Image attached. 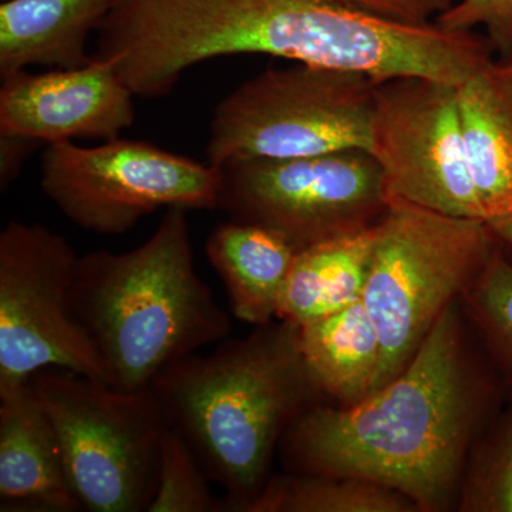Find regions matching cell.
<instances>
[{
  "mask_svg": "<svg viewBox=\"0 0 512 512\" xmlns=\"http://www.w3.org/2000/svg\"><path fill=\"white\" fill-rule=\"evenodd\" d=\"M370 153L382 168L389 205L485 221L468 170L456 86L426 77L376 83Z\"/></svg>",
  "mask_w": 512,
  "mask_h": 512,
  "instance_id": "obj_10",
  "label": "cell"
},
{
  "mask_svg": "<svg viewBox=\"0 0 512 512\" xmlns=\"http://www.w3.org/2000/svg\"><path fill=\"white\" fill-rule=\"evenodd\" d=\"M498 241L487 222L390 204L376 225L362 301L382 343L377 389L412 362L448 306L466 292Z\"/></svg>",
  "mask_w": 512,
  "mask_h": 512,
  "instance_id": "obj_4",
  "label": "cell"
},
{
  "mask_svg": "<svg viewBox=\"0 0 512 512\" xmlns=\"http://www.w3.org/2000/svg\"><path fill=\"white\" fill-rule=\"evenodd\" d=\"M113 0H2L0 76L28 67L77 69L92 62L90 36L99 32Z\"/></svg>",
  "mask_w": 512,
  "mask_h": 512,
  "instance_id": "obj_14",
  "label": "cell"
},
{
  "mask_svg": "<svg viewBox=\"0 0 512 512\" xmlns=\"http://www.w3.org/2000/svg\"><path fill=\"white\" fill-rule=\"evenodd\" d=\"M134 97L109 57L77 69L23 70L2 79L0 134L46 144L116 140L136 120Z\"/></svg>",
  "mask_w": 512,
  "mask_h": 512,
  "instance_id": "obj_11",
  "label": "cell"
},
{
  "mask_svg": "<svg viewBox=\"0 0 512 512\" xmlns=\"http://www.w3.org/2000/svg\"><path fill=\"white\" fill-rule=\"evenodd\" d=\"M30 383L55 426L82 510L148 511L170 426L153 390L123 392L63 370H42Z\"/></svg>",
  "mask_w": 512,
  "mask_h": 512,
  "instance_id": "obj_6",
  "label": "cell"
},
{
  "mask_svg": "<svg viewBox=\"0 0 512 512\" xmlns=\"http://www.w3.org/2000/svg\"><path fill=\"white\" fill-rule=\"evenodd\" d=\"M500 57H503V59L508 60V62H510L512 64V50L510 53H507V55L500 56Z\"/></svg>",
  "mask_w": 512,
  "mask_h": 512,
  "instance_id": "obj_26",
  "label": "cell"
},
{
  "mask_svg": "<svg viewBox=\"0 0 512 512\" xmlns=\"http://www.w3.org/2000/svg\"><path fill=\"white\" fill-rule=\"evenodd\" d=\"M376 225L299 249L276 319L308 325L360 301L372 264Z\"/></svg>",
  "mask_w": 512,
  "mask_h": 512,
  "instance_id": "obj_16",
  "label": "cell"
},
{
  "mask_svg": "<svg viewBox=\"0 0 512 512\" xmlns=\"http://www.w3.org/2000/svg\"><path fill=\"white\" fill-rule=\"evenodd\" d=\"M80 256L39 224L0 232V392L60 369L110 384L109 370L73 308Z\"/></svg>",
  "mask_w": 512,
  "mask_h": 512,
  "instance_id": "obj_8",
  "label": "cell"
},
{
  "mask_svg": "<svg viewBox=\"0 0 512 512\" xmlns=\"http://www.w3.org/2000/svg\"><path fill=\"white\" fill-rule=\"evenodd\" d=\"M299 348L323 393L349 406L375 392L382 343L362 299L326 318L299 326Z\"/></svg>",
  "mask_w": 512,
  "mask_h": 512,
  "instance_id": "obj_17",
  "label": "cell"
},
{
  "mask_svg": "<svg viewBox=\"0 0 512 512\" xmlns=\"http://www.w3.org/2000/svg\"><path fill=\"white\" fill-rule=\"evenodd\" d=\"M208 480L187 441L168 426L161 443L157 491L147 512L227 511L225 501L215 500Z\"/></svg>",
  "mask_w": 512,
  "mask_h": 512,
  "instance_id": "obj_20",
  "label": "cell"
},
{
  "mask_svg": "<svg viewBox=\"0 0 512 512\" xmlns=\"http://www.w3.org/2000/svg\"><path fill=\"white\" fill-rule=\"evenodd\" d=\"M487 224L500 245H505L512 251V210L501 217L488 221Z\"/></svg>",
  "mask_w": 512,
  "mask_h": 512,
  "instance_id": "obj_25",
  "label": "cell"
},
{
  "mask_svg": "<svg viewBox=\"0 0 512 512\" xmlns=\"http://www.w3.org/2000/svg\"><path fill=\"white\" fill-rule=\"evenodd\" d=\"M218 210L296 248L375 227L389 210L382 168L362 148L221 165Z\"/></svg>",
  "mask_w": 512,
  "mask_h": 512,
  "instance_id": "obj_9",
  "label": "cell"
},
{
  "mask_svg": "<svg viewBox=\"0 0 512 512\" xmlns=\"http://www.w3.org/2000/svg\"><path fill=\"white\" fill-rule=\"evenodd\" d=\"M461 510L512 512V409L478 451Z\"/></svg>",
  "mask_w": 512,
  "mask_h": 512,
  "instance_id": "obj_21",
  "label": "cell"
},
{
  "mask_svg": "<svg viewBox=\"0 0 512 512\" xmlns=\"http://www.w3.org/2000/svg\"><path fill=\"white\" fill-rule=\"evenodd\" d=\"M220 168L178 156L146 141H104L82 147L47 144L40 185L77 227L99 235L126 234L160 208L218 210Z\"/></svg>",
  "mask_w": 512,
  "mask_h": 512,
  "instance_id": "obj_7",
  "label": "cell"
},
{
  "mask_svg": "<svg viewBox=\"0 0 512 512\" xmlns=\"http://www.w3.org/2000/svg\"><path fill=\"white\" fill-rule=\"evenodd\" d=\"M39 141L0 134V187L8 188L18 177L26 158Z\"/></svg>",
  "mask_w": 512,
  "mask_h": 512,
  "instance_id": "obj_24",
  "label": "cell"
},
{
  "mask_svg": "<svg viewBox=\"0 0 512 512\" xmlns=\"http://www.w3.org/2000/svg\"><path fill=\"white\" fill-rule=\"evenodd\" d=\"M205 249L235 318L255 326L271 323L298 248L275 229L229 220L212 229Z\"/></svg>",
  "mask_w": 512,
  "mask_h": 512,
  "instance_id": "obj_15",
  "label": "cell"
},
{
  "mask_svg": "<svg viewBox=\"0 0 512 512\" xmlns=\"http://www.w3.org/2000/svg\"><path fill=\"white\" fill-rule=\"evenodd\" d=\"M436 23L448 30L483 28L498 55L512 50V0H458Z\"/></svg>",
  "mask_w": 512,
  "mask_h": 512,
  "instance_id": "obj_22",
  "label": "cell"
},
{
  "mask_svg": "<svg viewBox=\"0 0 512 512\" xmlns=\"http://www.w3.org/2000/svg\"><path fill=\"white\" fill-rule=\"evenodd\" d=\"M466 299L505 380L512 386V261L498 242Z\"/></svg>",
  "mask_w": 512,
  "mask_h": 512,
  "instance_id": "obj_19",
  "label": "cell"
},
{
  "mask_svg": "<svg viewBox=\"0 0 512 512\" xmlns=\"http://www.w3.org/2000/svg\"><path fill=\"white\" fill-rule=\"evenodd\" d=\"M376 83L366 74L302 63L266 69L218 104L207 163L370 151Z\"/></svg>",
  "mask_w": 512,
  "mask_h": 512,
  "instance_id": "obj_5",
  "label": "cell"
},
{
  "mask_svg": "<svg viewBox=\"0 0 512 512\" xmlns=\"http://www.w3.org/2000/svg\"><path fill=\"white\" fill-rule=\"evenodd\" d=\"M73 308L111 386L123 392L148 389L165 367L231 333V319L195 272L184 208L165 210L140 247L80 256Z\"/></svg>",
  "mask_w": 512,
  "mask_h": 512,
  "instance_id": "obj_3",
  "label": "cell"
},
{
  "mask_svg": "<svg viewBox=\"0 0 512 512\" xmlns=\"http://www.w3.org/2000/svg\"><path fill=\"white\" fill-rule=\"evenodd\" d=\"M457 306L402 372L359 402L312 406L282 437L291 473L353 477L399 491L421 511L447 504L480 413Z\"/></svg>",
  "mask_w": 512,
  "mask_h": 512,
  "instance_id": "obj_1",
  "label": "cell"
},
{
  "mask_svg": "<svg viewBox=\"0 0 512 512\" xmlns=\"http://www.w3.org/2000/svg\"><path fill=\"white\" fill-rule=\"evenodd\" d=\"M0 500L2 511L82 510L55 426L30 380L0 392Z\"/></svg>",
  "mask_w": 512,
  "mask_h": 512,
  "instance_id": "obj_12",
  "label": "cell"
},
{
  "mask_svg": "<svg viewBox=\"0 0 512 512\" xmlns=\"http://www.w3.org/2000/svg\"><path fill=\"white\" fill-rule=\"evenodd\" d=\"M165 419L183 436L210 480L227 493V511L248 512L269 481L285 431L322 392L299 348V326H258L222 340L211 355H188L150 384Z\"/></svg>",
  "mask_w": 512,
  "mask_h": 512,
  "instance_id": "obj_2",
  "label": "cell"
},
{
  "mask_svg": "<svg viewBox=\"0 0 512 512\" xmlns=\"http://www.w3.org/2000/svg\"><path fill=\"white\" fill-rule=\"evenodd\" d=\"M376 18L403 25H430L457 0H332Z\"/></svg>",
  "mask_w": 512,
  "mask_h": 512,
  "instance_id": "obj_23",
  "label": "cell"
},
{
  "mask_svg": "<svg viewBox=\"0 0 512 512\" xmlns=\"http://www.w3.org/2000/svg\"><path fill=\"white\" fill-rule=\"evenodd\" d=\"M471 180L485 221L512 210V64L491 59L457 86Z\"/></svg>",
  "mask_w": 512,
  "mask_h": 512,
  "instance_id": "obj_13",
  "label": "cell"
},
{
  "mask_svg": "<svg viewBox=\"0 0 512 512\" xmlns=\"http://www.w3.org/2000/svg\"><path fill=\"white\" fill-rule=\"evenodd\" d=\"M409 497L353 477L295 474L269 478L248 512H416Z\"/></svg>",
  "mask_w": 512,
  "mask_h": 512,
  "instance_id": "obj_18",
  "label": "cell"
}]
</instances>
